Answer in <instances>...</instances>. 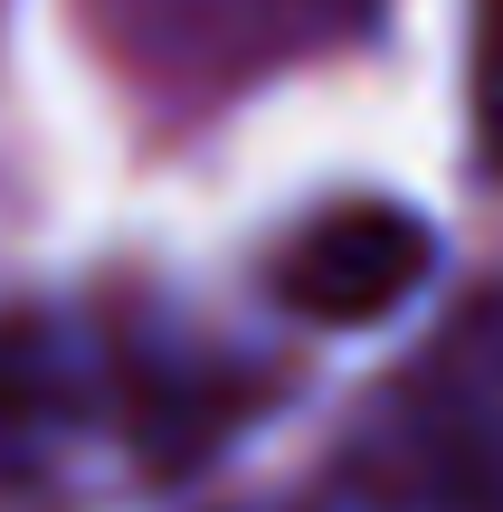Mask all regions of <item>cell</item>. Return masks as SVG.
I'll return each instance as SVG.
<instances>
[{
    "label": "cell",
    "instance_id": "6da1fadb",
    "mask_svg": "<svg viewBox=\"0 0 503 512\" xmlns=\"http://www.w3.org/2000/svg\"><path fill=\"white\" fill-rule=\"evenodd\" d=\"M257 418V370L133 313H0V512L190 475Z\"/></svg>",
    "mask_w": 503,
    "mask_h": 512
},
{
    "label": "cell",
    "instance_id": "7a4b0ae2",
    "mask_svg": "<svg viewBox=\"0 0 503 512\" xmlns=\"http://www.w3.org/2000/svg\"><path fill=\"white\" fill-rule=\"evenodd\" d=\"M285 512H503V294L456 313Z\"/></svg>",
    "mask_w": 503,
    "mask_h": 512
},
{
    "label": "cell",
    "instance_id": "3957f363",
    "mask_svg": "<svg viewBox=\"0 0 503 512\" xmlns=\"http://www.w3.org/2000/svg\"><path fill=\"white\" fill-rule=\"evenodd\" d=\"M428 256H437L428 219H409V209H390V200H352V209L304 219L295 238L276 247V294L304 323H380L390 304H409Z\"/></svg>",
    "mask_w": 503,
    "mask_h": 512
},
{
    "label": "cell",
    "instance_id": "277c9868",
    "mask_svg": "<svg viewBox=\"0 0 503 512\" xmlns=\"http://www.w3.org/2000/svg\"><path fill=\"white\" fill-rule=\"evenodd\" d=\"M475 143L503 171V0H475Z\"/></svg>",
    "mask_w": 503,
    "mask_h": 512
}]
</instances>
